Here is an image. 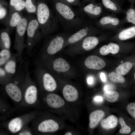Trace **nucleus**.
Masks as SVG:
<instances>
[{"mask_svg": "<svg viewBox=\"0 0 135 135\" xmlns=\"http://www.w3.org/2000/svg\"><path fill=\"white\" fill-rule=\"evenodd\" d=\"M124 24L122 20L111 15L102 16L96 23V25L100 28L118 31L122 28L121 27Z\"/></svg>", "mask_w": 135, "mask_h": 135, "instance_id": "nucleus-8", "label": "nucleus"}, {"mask_svg": "<svg viewBox=\"0 0 135 135\" xmlns=\"http://www.w3.org/2000/svg\"><path fill=\"white\" fill-rule=\"evenodd\" d=\"M32 133L30 131L28 130H24L21 132H20L18 135H32Z\"/></svg>", "mask_w": 135, "mask_h": 135, "instance_id": "nucleus-40", "label": "nucleus"}, {"mask_svg": "<svg viewBox=\"0 0 135 135\" xmlns=\"http://www.w3.org/2000/svg\"><path fill=\"white\" fill-rule=\"evenodd\" d=\"M87 82L89 85H92L94 82V78L92 76H88L87 80Z\"/></svg>", "mask_w": 135, "mask_h": 135, "instance_id": "nucleus-39", "label": "nucleus"}, {"mask_svg": "<svg viewBox=\"0 0 135 135\" xmlns=\"http://www.w3.org/2000/svg\"><path fill=\"white\" fill-rule=\"evenodd\" d=\"M130 3V5H134L135 4V0H128Z\"/></svg>", "mask_w": 135, "mask_h": 135, "instance_id": "nucleus-44", "label": "nucleus"}, {"mask_svg": "<svg viewBox=\"0 0 135 135\" xmlns=\"http://www.w3.org/2000/svg\"><path fill=\"white\" fill-rule=\"evenodd\" d=\"M36 15L43 37L57 30L58 21L56 15L45 3L41 2L38 4Z\"/></svg>", "mask_w": 135, "mask_h": 135, "instance_id": "nucleus-2", "label": "nucleus"}, {"mask_svg": "<svg viewBox=\"0 0 135 135\" xmlns=\"http://www.w3.org/2000/svg\"><path fill=\"white\" fill-rule=\"evenodd\" d=\"M48 105L52 108H60L64 105V100L58 95L53 93L48 94L46 98Z\"/></svg>", "mask_w": 135, "mask_h": 135, "instance_id": "nucleus-14", "label": "nucleus"}, {"mask_svg": "<svg viewBox=\"0 0 135 135\" xmlns=\"http://www.w3.org/2000/svg\"><path fill=\"white\" fill-rule=\"evenodd\" d=\"M25 8L26 11L29 14L36 15L37 6L34 4L32 0H26Z\"/></svg>", "mask_w": 135, "mask_h": 135, "instance_id": "nucleus-33", "label": "nucleus"}, {"mask_svg": "<svg viewBox=\"0 0 135 135\" xmlns=\"http://www.w3.org/2000/svg\"><path fill=\"white\" fill-rule=\"evenodd\" d=\"M118 122L117 118L115 116L111 115L106 118L102 120L101 123V126L104 129L109 130L115 128Z\"/></svg>", "mask_w": 135, "mask_h": 135, "instance_id": "nucleus-26", "label": "nucleus"}, {"mask_svg": "<svg viewBox=\"0 0 135 135\" xmlns=\"http://www.w3.org/2000/svg\"><path fill=\"white\" fill-rule=\"evenodd\" d=\"M27 68L23 88V98L28 105L34 104L38 100V89L35 83L32 80Z\"/></svg>", "mask_w": 135, "mask_h": 135, "instance_id": "nucleus-5", "label": "nucleus"}, {"mask_svg": "<svg viewBox=\"0 0 135 135\" xmlns=\"http://www.w3.org/2000/svg\"><path fill=\"white\" fill-rule=\"evenodd\" d=\"M104 99L103 97L100 95L96 96L94 97L93 101L95 103L97 104H100L103 101Z\"/></svg>", "mask_w": 135, "mask_h": 135, "instance_id": "nucleus-38", "label": "nucleus"}, {"mask_svg": "<svg viewBox=\"0 0 135 135\" xmlns=\"http://www.w3.org/2000/svg\"><path fill=\"white\" fill-rule=\"evenodd\" d=\"M28 15L23 16L16 28L15 38L13 46L18 56V61L23 62L22 54L24 50L26 48L24 42V36L26 32L28 22Z\"/></svg>", "mask_w": 135, "mask_h": 135, "instance_id": "nucleus-4", "label": "nucleus"}, {"mask_svg": "<svg viewBox=\"0 0 135 135\" xmlns=\"http://www.w3.org/2000/svg\"><path fill=\"white\" fill-rule=\"evenodd\" d=\"M115 88V86L111 84H106L104 86L103 90L104 92L113 90Z\"/></svg>", "mask_w": 135, "mask_h": 135, "instance_id": "nucleus-37", "label": "nucleus"}, {"mask_svg": "<svg viewBox=\"0 0 135 135\" xmlns=\"http://www.w3.org/2000/svg\"><path fill=\"white\" fill-rule=\"evenodd\" d=\"M104 97L108 101L113 102L118 100L119 97V94L117 92L114 90L104 92Z\"/></svg>", "mask_w": 135, "mask_h": 135, "instance_id": "nucleus-30", "label": "nucleus"}, {"mask_svg": "<svg viewBox=\"0 0 135 135\" xmlns=\"http://www.w3.org/2000/svg\"><path fill=\"white\" fill-rule=\"evenodd\" d=\"M103 7L102 3L92 2L82 8L81 11L91 18H96L99 17L102 14Z\"/></svg>", "mask_w": 135, "mask_h": 135, "instance_id": "nucleus-11", "label": "nucleus"}, {"mask_svg": "<svg viewBox=\"0 0 135 135\" xmlns=\"http://www.w3.org/2000/svg\"><path fill=\"white\" fill-rule=\"evenodd\" d=\"M124 18L122 19L124 23H129L135 25V8L134 5H130V7L125 10Z\"/></svg>", "mask_w": 135, "mask_h": 135, "instance_id": "nucleus-25", "label": "nucleus"}, {"mask_svg": "<svg viewBox=\"0 0 135 135\" xmlns=\"http://www.w3.org/2000/svg\"><path fill=\"white\" fill-rule=\"evenodd\" d=\"M52 66L53 70L58 72H66L70 68V66L67 61L61 58L55 59L53 61Z\"/></svg>", "mask_w": 135, "mask_h": 135, "instance_id": "nucleus-22", "label": "nucleus"}, {"mask_svg": "<svg viewBox=\"0 0 135 135\" xmlns=\"http://www.w3.org/2000/svg\"><path fill=\"white\" fill-rule=\"evenodd\" d=\"M62 93L64 98L70 102L76 101L78 97V92L77 89L74 86L69 84L64 86Z\"/></svg>", "mask_w": 135, "mask_h": 135, "instance_id": "nucleus-18", "label": "nucleus"}, {"mask_svg": "<svg viewBox=\"0 0 135 135\" xmlns=\"http://www.w3.org/2000/svg\"><path fill=\"white\" fill-rule=\"evenodd\" d=\"M23 16L21 12L16 10L8 12L6 17L0 22L8 30L10 34L16 28Z\"/></svg>", "mask_w": 135, "mask_h": 135, "instance_id": "nucleus-10", "label": "nucleus"}, {"mask_svg": "<svg viewBox=\"0 0 135 135\" xmlns=\"http://www.w3.org/2000/svg\"><path fill=\"white\" fill-rule=\"evenodd\" d=\"M85 64L89 68L99 70L104 68L106 63L101 58L96 56L92 55L87 58L85 62Z\"/></svg>", "mask_w": 135, "mask_h": 135, "instance_id": "nucleus-13", "label": "nucleus"}, {"mask_svg": "<svg viewBox=\"0 0 135 135\" xmlns=\"http://www.w3.org/2000/svg\"><path fill=\"white\" fill-rule=\"evenodd\" d=\"M127 108L130 115L135 119V102L129 104L127 106Z\"/></svg>", "mask_w": 135, "mask_h": 135, "instance_id": "nucleus-36", "label": "nucleus"}, {"mask_svg": "<svg viewBox=\"0 0 135 135\" xmlns=\"http://www.w3.org/2000/svg\"><path fill=\"white\" fill-rule=\"evenodd\" d=\"M12 78L7 73L3 66L0 67V83L3 85L10 81Z\"/></svg>", "mask_w": 135, "mask_h": 135, "instance_id": "nucleus-32", "label": "nucleus"}, {"mask_svg": "<svg viewBox=\"0 0 135 135\" xmlns=\"http://www.w3.org/2000/svg\"><path fill=\"white\" fill-rule=\"evenodd\" d=\"M132 66V64L131 62H126L117 67L116 69V72L121 75H125L130 71Z\"/></svg>", "mask_w": 135, "mask_h": 135, "instance_id": "nucleus-29", "label": "nucleus"}, {"mask_svg": "<svg viewBox=\"0 0 135 135\" xmlns=\"http://www.w3.org/2000/svg\"><path fill=\"white\" fill-rule=\"evenodd\" d=\"M56 16L66 30L79 29L86 24L84 20L67 4L57 2L54 6Z\"/></svg>", "mask_w": 135, "mask_h": 135, "instance_id": "nucleus-1", "label": "nucleus"}, {"mask_svg": "<svg viewBox=\"0 0 135 135\" xmlns=\"http://www.w3.org/2000/svg\"><path fill=\"white\" fill-rule=\"evenodd\" d=\"M118 32L116 37L119 40H124L134 38L135 37V25L122 28Z\"/></svg>", "mask_w": 135, "mask_h": 135, "instance_id": "nucleus-15", "label": "nucleus"}, {"mask_svg": "<svg viewBox=\"0 0 135 135\" xmlns=\"http://www.w3.org/2000/svg\"><path fill=\"white\" fill-rule=\"evenodd\" d=\"M134 79H135V73L134 74Z\"/></svg>", "mask_w": 135, "mask_h": 135, "instance_id": "nucleus-48", "label": "nucleus"}, {"mask_svg": "<svg viewBox=\"0 0 135 135\" xmlns=\"http://www.w3.org/2000/svg\"><path fill=\"white\" fill-rule=\"evenodd\" d=\"M28 22L26 32V48L28 52H31L34 46L42 37L40 26L36 16L32 14L28 15Z\"/></svg>", "mask_w": 135, "mask_h": 135, "instance_id": "nucleus-3", "label": "nucleus"}, {"mask_svg": "<svg viewBox=\"0 0 135 135\" xmlns=\"http://www.w3.org/2000/svg\"><path fill=\"white\" fill-rule=\"evenodd\" d=\"M7 9L6 7L0 4V20L2 21L7 16L8 13Z\"/></svg>", "mask_w": 135, "mask_h": 135, "instance_id": "nucleus-35", "label": "nucleus"}, {"mask_svg": "<svg viewBox=\"0 0 135 135\" xmlns=\"http://www.w3.org/2000/svg\"><path fill=\"white\" fill-rule=\"evenodd\" d=\"M24 120L21 117H17L13 118L8 122L7 127L9 130L12 133L20 132L25 124Z\"/></svg>", "mask_w": 135, "mask_h": 135, "instance_id": "nucleus-17", "label": "nucleus"}, {"mask_svg": "<svg viewBox=\"0 0 135 135\" xmlns=\"http://www.w3.org/2000/svg\"><path fill=\"white\" fill-rule=\"evenodd\" d=\"M64 42L63 36L60 35L56 36L47 43L42 52H46L49 55L54 54L62 49Z\"/></svg>", "mask_w": 135, "mask_h": 135, "instance_id": "nucleus-9", "label": "nucleus"}, {"mask_svg": "<svg viewBox=\"0 0 135 135\" xmlns=\"http://www.w3.org/2000/svg\"><path fill=\"white\" fill-rule=\"evenodd\" d=\"M104 115V112L100 110H96L91 113L89 116L90 128H93L96 127Z\"/></svg>", "mask_w": 135, "mask_h": 135, "instance_id": "nucleus-23", "label": "nucleus"}, {"mask_svg": "<svg viewBox=\"0 0 135 135\" xmlns=\"http://www.w3.org/2000/svg\"><path fill=\"white\" fill-rule=\"evenodd\" d=\"M120 48L119 44L111 42L107 45H104L102 46L100 48L99 52L102 55H106L110 52L114 54L118 52Z\"/></svg>", "mask_w": 135, "mask_h": 135, "instance_id": "nucleus-24", "label": "nucleus"}, {"mask_svg": "<svg viewBox=\"0 0 135 135\" xmlns=\"http://www.w3.org/2000/svg\"><path fill=\"white\" fill-rule=\"evenodd\" d=\"M119 122L121 127V128L119 130L120 133L122 134L129 133L131 131V128L126 124L123 119L122 118H120Z\"/></svg>", "mask_w": 135, "mask_h": 135, "instance_id": "nucleus-34", "label": "nucleus"}, {"mask_svg": "<svg viewBox=\"0 0 135 135\" xmlns=\"http://www.w3.org/2000/svg\"><path fill=\"white\" fill-rule=\"evenodd\" d=\"M132 135H135V131L133 132L131 134Z\"/></svg>", "mask_w": 135, "mask_h": 135, "instance_id": "nucleus-46", "label": "nucleus"}, {"mask_svg": "<svg viewBox=\"0 0 135 135\" xmlns=\"http://www.w3.org/2000/svg\"><path fill=\"white\" fill-rule=\"evenodd\" d=\"M10 32L6 28L1 30L0 32V49H10L11 41Z\"/></svg>", "mask_w": 135, "mask_h": 135, "instance_id": "nucleus-21", "label": "nucleus"}, {"mask_svg": "<svg viewBox=\"0 0 135 135\" xmlns=\"http://www.w3.org/2000/svg\"><path fill=\"white\" fill-rule=\"evenodd\" d=\"M108 77L111 81L114 82L122 83L125 81V78L116 72H113L110 73Z\"/></svg>", "mask_w": 135, "mask_h": 135, "instance_id": "nucleus-31", "label": "nucleus"}, {"mask_svg": "<svg viewBox=\"0 0 135 135\" xmlns=\"http://www.w3.org/2000/svg\"><path fill=\"white\" fill-rule=\"evenodd\" d=\"M120 6H121L123 4L124 0H114Z\"/></svg>", "mask_w": 135, "mask_h": 135, "instance_id": "nucleus-43", "label": "nucleus"}, {"mask_svg": "<svg viewBox=\"0 0 135 135\" xmlns=\"http://www.w3.org/2000/svg\"><path fill=\"white\" fill-rule=\"evenodd\" d=\"M10 7L8 11L13 10L21 12L25 7V2L24 0H10Z\"/></svg>", "mask_w": 135, "mask_h": 135, "instance_id": "nucleus-27", "label": "nucleus"}, {"mask_svg": "<svg viewBox=\"0 0 135 135\" xmlns=\"http://www.w3.org/2000/svg\"><path fill=\"white\" fill-rule=\"evenodd\" d=\"M87 1H93V0H87Z\"/></svg>", "mask_w": 135, "mask_h": 135, "instance_id": "nucleus-47", "label": "nucleus"}, {"mask_svg": "<svg viewBox=\"0 0 135 135\" xmlns=\"http://www.w3.org/2000/svg\"><path fill=\"white\" fill-rule=\"evenodd\" d=\"M18 60L16 54H13L11 58L3 66L6 71L12 78L16 72L17 61Z\"/></svg>", "mask_w": 135, "mask_h": 135, "instance_id": "nucleus-16", "label": "nucleus"}, {"mask_svg": "<svg viewBox=\"0 0 135 135\" xmlns=\"http://www.w3.org/2000/svg\"><path fill=\"white\" fill-rule=\"evenodd\" d=\"M12 54L10 49H1L0 52V66H3L11 58Z\"/></svg>", "mask_w": 135, "mask_h": 135, "instance_id": "nucleus-28", "label": "nucleus"}, {"mask_svg": "<svg viewBox=\"0 0 135 135\" xmlns=\"http://www.w3.org/2000/svg\"><path fill=\"white\" fill-rule=\"evenodd\" d=\"M100 78L102 80L103 82H105L106 81V78L105 74L103 72H101L100 74Z\"/></svg>", "mask_w": 135, "mask_h": 135, "instance_id": "nucleus-41", "label": "nucleus"}, {"mask_svg": "<svg viewBox=\"0 0 135 135\" xmlns=\"http://www.w3.org/2000/svg\"><path fill=\"white\" fill-rule=\"evenodd\" d=\"M100 30L93 25L86 24L68 38L67 42L69 44L78 42L86 37L98 33Z\"/></svg>", "mask_w": 135, "mask_h": 135, "instance_id": "nucleus-7", "label": "nucleus"}, {"mask_svg": "<svg viewBox=\"0 0 135 135\" xmlns=\"http://www.w3.org/2000/svg\"><path fill=\"white\" fill-rule=\"evenodd\" d=\"M36 76L39 85L49 92L54 91L57 87L56 82L52 76L44 72L42 66L36 62Z\"/></svg>", "mask_w": 135, "mask_h": 135, "instance_id": "nucleus-6", "label": "nucleus"}, {"mask_svg": "<svg viewBox=\"0 0 135 135\" xmlns=\"http://www.w3.org/2000/svg\"><path fill=\"white\" fill-rule=\"evenodd\" d=\"M81 46L84 50H89L94 48L98 44L99 38L94 36H88L83 39Z\"/></svg>", "mask_w": 135, "mask_h": 135, "instance_id": "nucleus-20", "label": "nucleus"}, {"mask_svg": "<svg viewBox=\"0 0 135 135\" xmlns=\"http://www.w3.org/2000/svg\"><path fill=\"white\" fill-rule=\"evenodd\" d=\"M59 128L58 123L51 119H47L41 122L37 126L38 131L42 133L55 132L58 130Z\"/></svg>", "mask_w": 135, "mask_h": 135, "instance_id": "nucleus-12", "label": "nucleus"}, {"mask_svg": "<svg viewBox=\"0 0 135 135\" xmlns=\"http://www.w3.org/2000/svg\"><path fill=\"white\" fill-rule=\"evenodd\" d=\"M102 3L106 8L114 13H124L125 10L114 0H102Z\"/></svg>", "mask_w": 135, "mask_h": 135, "instance_id": "nucleus-19", "label": "nucleus"}, {"mask_svg": "<svg viewBox=\"0 0 135 135\" xmlns=\"http://www.w3.org/2000/svg\"><path fill=\"white\" fill-rule=\"evenodd\" d=\"M65 1H66L67 3L69 4H74L76 3V0H64Z\"/></svg>", "mask_w": 135, "mask_h": 135, "instance_id": "nucleus-42", "label": "nucleus"}, {"mask_svg": "<svg viewBox=\"0 0 135 135\" xmlns=\"http://www.w3.org/2000/svg\"><path fill=\"white\" fill-rule=\"evenodd\" d=\"M65 135H72V134L70 132H68L65 134Z\"/></svg>", "mask_w": 135, "mask_h": 135, "instance_id": "nucleus-45", "label": "nucleus"}]
</instances>
